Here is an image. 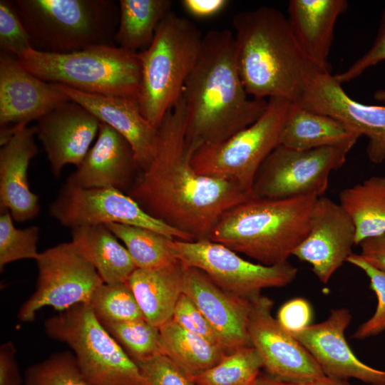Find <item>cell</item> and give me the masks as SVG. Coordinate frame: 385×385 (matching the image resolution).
<instances>
[{
    "mask_svg": "<svg viewBox=\"0 0 385 385\" xmlns=\"http://www.w3.org/2000/svg\"><path fill=\"white\" fill-rule=\"evenodd\" d=\"M232 24L237 68L252 98L296 103L311 80L325 71L304 53L278 9L261 6L240 11Z\"/></svg>",
    "mask_w": 385,
    "mask_h": 385,
    "instance_id": "3",
    "label": "cell"
},
{
    "mask_svg": "<svg viewBox=\"0 0 385 385\" xmlns=\"http://www.w3.org/2000/svg\"><path fill=\"white\" fill-rule=\"evenodd\" d=\"M273 304L263 295L253 299L247 329L269 376L296 382L325 376L309 351L272 317Z\"/></svg>",
    "mask_w": 385,
    "mask_h": 385,
    "instance_id": "14",
    "label": "cell"
},
{
    "mask_svg": "<svg viewBox=\"0 0 385 385\" xmlns=\"http://www.w3.org/2000/svg\"><path fill=\"white\" fill-rule=\"evenodd\" d=\"M22 385H88L73 352L52 353L29 366Z\"/></svg>",
    "mask_w": 385,
    "mask_h": 385,
    "instance_id": "35",
    "label": "cell"
},
{
    "mask_svg": "<svg viewBox=\"0 0 385 385\" xmlns=\"http://www.w3.org/2000/svg\"><path fill=\"white\" fill-rule=\"evenodd\" d=\"M44 331L72 350L88 385H147L137 364L105 329L88 303L47 318Z\"/></svg>",
    "mask_w": 385,
    "mask_h": 385,
    "instance_id": "8",
    "label": "cell"
},
{
    "mask_svg": "<svg viewBox=\"0 0 385 385\" xmlns=\"http://www.w3.org/2000/svg\"><path fill=\"white\" fill-rule=\"evenodd\" d=\"M312 319V307L307 300L302 297L285 302L279 309L277 317L281 327L291 334L311 325Z\"/></svg>",
    "mask_w": 385,
    "mask_h": 385,
    "instance_id": "42",
    "label": "cell"
},
{
    "mask_svg": "<svg viewBox=\"0 0 385 385\" xmlns=\"http://www.w3.org/2000/svg\"><path fill=\"white\" fill-rule=\"evenodd\" d=\"M71 232V242L104 283L126 282L137 268L126 247L105 225L78 227Z\"/></svg>",
    "mask_w": 385,
    "mask_h": 385,
    "instance_id": "27",
    "label": "cell"
},
{
    "mask_svg": "<svg viewBox=\"0 0 385 385\" xmlns=\"http://www.w3.org/2000/svg\"><path fill=\"white\" fill-rule=\"evenodd\" d=\"M299 106L337 118L368 138L371 162L385 160V106L366 105L351 98L331 72L318 73L309 83Z\"/></svg>",
    "mask_w": 385,
    "mask_h": 385,
    "instance_id": "16",
    "label": "cell"
},
{
    "mask_svg": "<svg viewBox=\"0 0 385 385\" xmlns=\"http://www.w3.org/2000/svg\"><path fill=\"white\" fill-rule=\"evenodd\" d=\"M349 151L337 147L298 150L279 145L256 175L253 197L284 199L323 196L331 173L343 166Z\"/></svg>",
    "mask_w": 385,
    "mask_h": 385,
    "instance_id": "12",
    "label": "cell"
},
{
    "mask_svg": "<svg viewBox=\"0 0 385 385\" xmlns=\"http://www.w3.org/2000/svg\"><path fill=\"white\" fill-rule=\"evenodd\" d=\"M67 178L83 188H113L127 194L141 170L128 140L115 129L100 123L97 139Z\"/></svg>",
    "mask_w": 385,
    "mask_h": 385,
    "instance_id": "21",
    "label": "cell"
},
{
    "mask_svg": "<svg viewBox=\"0 0 385 385\" xmlns=\"http://www.w3.org/2000/svg\"><path fill=\"white\" fill-rule=\"evenodd\" d=\"M346 262L365 272L370 281L369 287L377 297V306L374 314L359 327L352 337L364 339L376 336L385 331V272L368 263L358 254H351Z\"/></svg>",
    "mask_w": 385,
    "mask_h": 385,
    "instance_id": "37",
    "label": "cell"
},
{
    "mask_svg": "<svg viewBox=\"0 0 385 385\" xmlns=\"http://www.w3.org/2000/svg\"><path fill=\"white\" fill-rule=\"evenodd\" d=\"M193 153L181 97L158 128L151 162L127 194L153 217L197 240L209 239L220 216L253 195L232 180L197 173Z\"/></svg>",
    "mask_w": 385,
    "mask_h": 385,
    "instance_id": "1",
    "label": "cell"
},
{
    "mask_svg": "<svg viewBox=\"0 0 385 385\" xmlns=\"http://www.w3.org/2000/svg\"><path fill=\"white\" fill-rule=\"evenodd\" d=\"M346 0H290L287 17L304 53L318 67L330 71L328 58L337 20L348 9Z\"/></svg>",
    "mask_w": 385,
    "mask_h": 385,
    "instance_id": "24",
    "label": "cell"
},
{
    "mask_svg": "<svg viewBox=\"0 0 385 385\" xmlns=\"http://www.w3.org/2000/svg\"><path fill=\"white\" fill-rule=\"evenodd\" d=\"M48 212L71 230L118 223L150 229L171 239L195 241L190 235L153 217L128 194L113 188H83L66 183L50 204Z\"/></svg>",
    "mask_w": 385,
    "mask_h": 385,
    "instance_id": "13",
    "label": "cell"
},
{
    "mask_svg": "<svg viewBox=\"0 0 385 385\" xmlns=\"http://www.w3.org/2000/svg\"><path fill=\"white\" fill-rule=\"evenodd\" d=\"M254 385H276L274 380L267 376L260 375Z\"/></svg>",
    "mask_w": 385,
    "mask_h": 385,
    "instance_id": "47",
    "label": "cell"
},
{
    "mask_svg": "<svg viewBox=\"0 0 385 385\" xmlns=\"http://www.w3.org/2000/svg\"><path fill=\"white\" fill-rule=\"evenodd\" d=\"M36 289L22 304L18 319L34 320L42 308L63 311L75 304L88 303L93 292L103 282L95 267L72 242H61L39 252Z\"/></svg>",
    "mask_w": 385,
    "mask_h": 385,
    "instance_id": "11",
    "label": "cell"
},
{
    "mask_svg": "<svg viewBox=\"0 0 385 385\" xmlns=\"http://www.w3.org/2000/svg\"><path fill=\"white\" fill-rule=\"evenodd\" d=\"M38 78L81 92L137 98L140 83L139 52L113 45H96L68 53L30 48L16 57Z\"/></svg>",
    "mask_w": 385,
    "mask_h": 385,
    "instance_id": "6",
    "label": "cell"
},
{
    "mask_svg": "<svg viewBox=\"0 0 385 385\" xmlns=\"http://www.w3.org/2000/svg\"><path fill=\"white\" fill-rule=\"evenodd\" d=\"M182 292L219 334L228 354L252 346L247 329L252 300L224 290L202 271L186 265Z\"/></svg>",
    "mask_w": 385,
    "mask_h": 385,
    "instance_id": "20",
    "label": "cell"
},
{
    "mask_svg": "<svg viewBox=\"0 0 385 385\" xmlns=\"http://www.w3.org/2000/svg\"><path fill=\"white\" fill-rule=\"evenodd\" d=\"M100 322L135 362L161 354L159 327L151 324L145 318Z\"/></svg>",
    "mask_w": 385,
    "mask_h": 385,
    "instance_id": "33",
    "label": "cell"
},
{
    "mask_svg": "<svg viewBox=\"0 0 385 385\" xmlns=\"http://www.w3.org/2000/svg\"><path fill=\"white\" fill-rule=\"evenodd\" d=\"M274 381L276 385H351L348 383L347 380L333 378L326 375L316 379L296 382L276 380H274Z\"/></svg>",
    "mask_w": 385,
    "mask_h": 385,
    "instance_id": "46",
    "label": "cell"
},
{
    "mask_svg": "<svg viewBox=\"0 0 385 385\" xmlns=\"http://www.w3.org/2000/svg\"><path fill=\"white\" fill-rule=\"evenodd\" d=\"M36 122V135L55 177L60 176L68 164L80 165L98 135L101 123L85 107L71 100L56 106Z\"/></svg>",
    "mask_w": 385,
    "mask_h": 385,
    "instance_id": "19",
    "label": "cell"
},
{
    "mask_svg": "<svg viewBox=\"0 0 385 385\" xmlns=\"http://www.w3.org/2000/svg\"><path fill=\"white\" fill-rule=\"evenodd\" d=\"M248 96L236 63L234 34L228 29L208 31L181 96L187 142L194 153L227 139L262 115L267 100Z\"/></svg>",
    "mask_w": 385,
    "mask_h": 385,
    "instance_id": "2",
    "label": "cell"
},
{
    "mask_svg": "<svg viewBox=\"0 0 385 385\" xmlns=\"http://www.w3.org/2000/svg\"><path fill=\"white\" fill-rule=\"evenodd\" d=\"M291 103L285 98H269L266 110L252 124L224 140L199 148L192 157L195 171L232 180L252 193L261 165L279 145L282 128Z\"/></svg>",
    "mask_w": 385,
    "mask_h": 385,
    "instance_id": "9",
    "label": "cell"
},
{
    "mask_svg": "<svg viewBox=\"0 0 385 385\" xmlns=\"http://www.w3.org/2000/svg\"><path fill=\"white\" fill-rule=\"evenodd\" d=\"M56 84L70 100L85 107L128 140L141 171L149 165L155 151L158 128L143 115L137 98L91 94Z\"/></svg>",
    "mask_w": 385,
    "mask_h": 385,
    "instance_id": "22",
    "label": "cell"
},
{
    "mask_svg": "<svg viewBox=\"0 0 385 385\" xmlns=\"http://www.w3.org/2000/svg\"><path fill=\"white\" fill-rule=\"evenodd\" d=\"M359 254L368 263L385 272V232L363 240Z\"/></svg>",
    "mask_w": 385,
    "mask_h": 385,
    "instance_id": "45",
    "label": "cell"
},
{
    "mask_svg": "<svg viewBox=\"0 0 385 385\" xmlns=\"http://www.w3.org/2000/svg\"><path fill=\"white\" fill-rule=\"evenodd\" d=\"M105 225L123 242L138 269H161L179 261L170 246L173 239L138 226L118 223Z\"/></svg>",
    "mask_w": 385,
    "mask_h": 385,
    "instance_id": "31",
    "label": "cell"
},
{
    "mask_svg": "<svg viewBox=\"0 0 385 385\" xmlns=\"http://www.w3.org/2000/svg\"><path fill=\"white\" fill-rule=\"evenodd\" d=\"M160 329V347L165 355L193 378L219 363L228 353L183 329L172 319Z\"/></svg>",
    "mask_w": 385,
    "mask_h": 385,
    "instance_id": "29",
    "label": "cell"
},
{
    "mask_svg": "<svg viewBox=\"0 0 385 385\" xmlns=\"http://www.w3.org/2000/svg\"><path fill=\"white\" fill-rule=\"evenodd\" d=\"M0 46L1 51L16 57L32 48L30 36L12 1H0Z\"/></svg>",
    "mask_w": 385,
    "mask_h": 385,
    "instance_id": "38",
    "label": "cell"
},
{
    "mask_svg": "<svg viewBox=\"0 0 385 385\" xmlns=\"http://www.w3.org/2000/svg\"><path fill=\"white\" fill-rule=\"evenodd\" d=\"M355 238L350 216L339 202L323 195L315 202L307 235L292 255L309 263L318 279L327 284L353 254Z\"/></svg>",
    "mask_w": 385,
    "mask_h": 385,
    "instance_id": "17",
    "label": "cell"
},
{
    "mask_svg": "<svg viewBox=\"0 0 385 385\" xmlns=\"http://www.w3.org/2000/svg\"><path fill=\"white\" fill-rule=\"evenodd\" d=\"M202 38L192 21L171 11L150 46L139 52L141 73L137 99L143 115L154 127L160 126L180 99Z\"/></svg>",
    "mask_w": 385,
    "mask_h": 385,
    "instance_id": "7",
    "label": "cell"
},
{
    "mask_svg": "<svg viewBox=\"0 0 385 385\" xmlns=\"http://www.w3.org/2000/svg\"><path fill=\"white\" fill-rule=\"evenodd\" d=\"M383 61H385V9L382 12L378 33L371 47L346 71L334 77L341 84L348 83Z\"/></svg>",
    "mask_w": 385,
    "mask_h": 385,
    "instance_id": "41",
    "label": "cell"
},
{
    "mask_svg": "<svg viewBox=\"0 0 385 385\" xmlns=\"http://www.w3.org/2000/svg\"><path fill=\"white\" fill-rule=\"evenodd\" d=\"M170 246L183 264L202 271L224 290L250 300L262 295L263 289L290 284L298 272L288 262L270 266L250 262L209 239L192 242L173 239Z\"/></svg>",
    "mask_w": 385,
    "mask_h": 385,
    "instance_id": "10",
    "label": "cell"
},
{
    "mask_svg": "<svg viewBox=\"0 0 385 385\" xmlns=\"http://www.w3.org/2000/svg\"><path fill=\"white\" fill-rule=\"evenodd\" d=\"M172 319L187 331L206 339L227 351L219 334L193 301L184 293L180 295L177 301Z\"/></svg>",
    "mask_w": 385,
    "mask_h": 385,
    "instance_id": "39",
    "label": "cell"
},
{
    "mask_svg": "<svg viewBox=\"0 0 385 385\" xmlns=\"http://www.w3.org/2000/svg\"><path fill=\"white\" fill-rule=\"evenodd\" d=\"M227 0H183L181 5L190 16L197 19L212 18L223 11Z\"/></svg>",
    "mask_w": 385,
    "mask_h": 385,
    "instance_id": "44",
    "label": "cell"
},
{
    "mask_svg": "<svg viewBox=\"0 0 385 385\" xmlns=\"http://www.w3.org/2000/svg\"><path fill=\"white\" fill-rule=\"evenodd\" d=\"M36 126L17 131L0 150V209L10 212L16 222L36 217L39 197L31 192L28 181L31 160L38 153L34 140Z\"/></svg>",
    "mask_w": 385,
    "mask_h": 385,
    "instance_id": "23",
    "label": "cell"
},
{
    "mask_svg": "<svg viewBox=\"0 0 385 385\" xmlns=\"http://www.w3.org/2000/svg\"><path fill=\"white\" fill-rule=\"evenodd\" d=\"M70 101L56 83L24 69L10 53H0V144L6 143L31 120Z\"/></svg>",
    "mask_w": 385,
    "mask_h": 385,
    "instance_id": "15",
    "label": "cell"
},
{
    "mask_svg": "<svg viewBox=\"0 0 385 385\" xmlns=\"http://www.w3.org/2000/svg\"><path fill=\"white\" fill-rule=\"evenodd\" d=\"M14 344L8 341L0 346V385H22L21 376L16 361Z\"/></svg>",
    "mask_w": 385,
    "mask_h": 385,
    "instance_id": "43",
    "label": "cell"
},
{
    "mask_svg": "<svg viewBox=\"0 0 385 385\" xmlns=\"http://www.w3.org/2000/svg\"><path fill=\"white\" fill-rule=\"evenodd\" d=\"M88 304L100 322H125L144 318L126 282L103 283L93 292Z\"/></svg>",
    "mask_w": 385,
    "mask_h": 385,
    "instance_id": "34",
    "label": "cell"
},
{
    "mask_svg": "<svg viewBox=\"0 0 385 385\" xmlns=\"http://www.w3.org/2000/svg\"><path fill=\"white\" fill-rule=\"evenodd\" d=\"M119 23L114 41L135 52L147 48L156 30L171 12L170 0H120Z\"/></svg>",
    "mask_w": 385,
    "mask_h": 385,
    "instance_id": "30",
    "label": "cell"
},
{
    "mask_svg": "<svg viewBox=\"0 0 385 385\" xmlns=\"http://www.w3.org/2000/svg\"><path fill=\"white\" fill-rule=\"evenodd\" d=\"M361 135L342 121L292 102L279 145L298 150L337 147L351 150Z\"/></svg>",
    "mask_w": 385,
    "mask_h": 385,
    "instance_id": "25",
    "label": "cell"
},
{
    "mask_svg": "<svg viewBox=\"0 0 385 385\" xmlns=\"http://www.w3.org/2000/svg\"><path fill=\"white\" fill-rule=\"evenodd\" d=\"M40 229L33 225L17 229L7 210H1L0 215V270L6 265L24 259L36 260L39 252L37 245Z\"/></svg>",
    "mask_w": 385,
    "mask_h": 385,
    "instance_id": "36",
    "label": "cell"
},
{
    "mask_svg": "<svg viewBox=\"0 0 385 385\" xmlns=\"http://www.w3.org/2000/svg\"><path fill=\"white\" fill-rule=\"evenodd\" d=\"M263 363L252 346L227 354L208 370L191 378L196 385H254Z\"/></svg>",
    "mask_w": 385,
    "mask_h": 385,
    "instance_id": "32",
    "label": "cell"
},
{
    "mask_svg": "<svg viewBox=\"0 0 385 385\" xmlns=\"http://www.w3.org/2000/svg\"><path fill=\"white\" fill-rule=\"evenodd\" d=\"M374 97L376 101L385 103V90L381 89L376 91L374 94Z\"/></svg>",
    "mask_w": 385,
    "mask_h": 385,
    "instance_id": "48",
    "label": "cell"
},
{
    "mask_svg": "<svg viewBox=\"0 0 385 385\" xmlns=\"http://www.w3.org/2000/svg\"><path fill=\"white\" fill-rule=\"evenodd\" d=\"M13 5L35 50L68 53L113 45L119 5L111 0H16Z\"/></svg>",
    "mask_w": 385,
    "mask_h": 385,
    "instance_id": "5",
    "label": "cell"
},
{
    "mask_svg": "<svg viewBox=\"0 0 385 385\" xmlns=\"http://www.w3.org/2000/svg\"><path fill=\"white\" fill-rule=\"evenodd\" d=\"M184 267L178 261L161 269L136 268L127 279L144 318L151 324L160 327L172 319L183 293Z\"/></svg>",
    "mask_w": 385,
    "mask_h": 385,
    "instance_id": "26",
    "label": "cell"
},
{
    "mask_svg": "<svg viewBox=\"0 0 385 385\" xmlns=\"http://www.w3.org/2000/svg\"><path fill=\"white\" fill-rule=\"evenodd\" d=\"M135 363L147 385H196L190 376L163 354Z\"/></svg>",
    "mask_w": 385,
    "mask_h": 385,
    "instance_id": "40",
    "label": "cell"
},
{
    "mask_svg": "<svg viewBox=\"0 0 385 385\" xmlns=\"http://www.w3.org/2000/svg\"><path fill=\"white\" fill-rule=\"evenodd\" d=\"M351 320L348 309H334L324 321L290 334L309 351L326 376L385 385V370L363 363L349 346L344 332Z\"/></svg>",
    "mask_w": 385,
    "mask_h": 385,
    "instance_id": "18",
    "label": "cell"
},
{
    "mask_svg": "<svg viewBox=\"0 0 385 385\" xmlns=\"http://www.w3.org/2000/svg\"><path fill=\"white\" fill-rule=\"evenodd\" d=\"M318 197H252L225 211L209 240L264 265L285 263L307 235Z\"/></svg>",
    "mask_w": 385,
    "mask_h": 385,
    "instance_id": "4",
    "label": "cell"
},
{
    "mask_svg": "<svg viewBox=\"0 0 385 385\" xmlns=\"http://www.w3.org/2000/svg\"><path fill=\"white\" fill-rule=\"evenodd\" d=\"M339 200L355 226L356 245L385 232V176H372L342 190Z\"/></svg>",
    "mask_w": 385,
    "mask_h": 385,
    "instance_id": "28",
    "label": "cell"
}]
</instances>
